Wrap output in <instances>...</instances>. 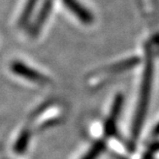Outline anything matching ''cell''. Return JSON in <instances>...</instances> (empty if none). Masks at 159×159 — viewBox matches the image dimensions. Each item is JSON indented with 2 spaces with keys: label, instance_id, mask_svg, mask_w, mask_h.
Returning a JSON list of instances; mask_svg holds the SVG:
<instances>
[{
  "label": "cell",
  "instance_id": "1",
  "mask_svg": "<svg viewBox=\"0 0 159 159\" xmlns=\"http://www.w3.org/2000/svg\"><path fill=\"white\" fill-rule=\"evenodd\" d=\"M153 71H154L153 58H152L151 52H148L147 62H146V67L144 70L143 82L141 86V93H139L138 107H136L134 120H133V124H132V138L134 139L139 134V131H141L146 118V114H147L149 101H150V96H151L152 83H153Z\"/></svg>",
  "mask_w": 159,
  "mask_h": 159
},
{
  "label": "cell",
  "instance_id": "2",
  "mask_svg": "<svg viewBox=\"0 0 159 159\" xmlns=\"http://www.w3.org/2000/svg\"><path fill=\"white\" fill-rule=\"evenodd\" d=\"M11 69L15 74L29 80V81H32L33 83H37V84H40V85H44L49 83L48 78H46L43 75H40L39 71L24 65L23 63H20V62L12 63Z\"/></svg>",
  "mask_w": 159,
  "mask_h": 159
},
{
  "label": "cell",
  "instance_id": "3",
  "mask_svg": "<svg viewBox=\"0 0 159 159\" xmlns=\"http://www.w3.org/2000/svg\"><path fill=\"white\" fill-rule=\"evenodd\" d=\"M122 103H123V98L121 95H118V96L116 97L115 101H114V104H113L112 109H111V113L106 124V133L107 135H111L115 132L116 123H117V120H118L119 114L121 112Z\"/></svg>",
  "mask_w": 159,
  "mask_h": 159
},
{
  "label": "cell",
  "instance_id": "4",
  "mask_svg": "<svg viewBox=\"0 0 159 159\" xmlns=\"http://www.w3.org/2000/svg\"><path fill=\"white\" fill-rule=\"evenodd\" d=\"M65 5L77 16V17L84 23H90L92 21V16L89 14L87 9H85L80 4L77 0H63Z\"/></svg>",
  "mask_w": 159,
  "mask_h": 159
},
{
  "label": "cell",
  "instance_id": "5",
  "mask_svg": "<svg viewBox=\"0 0 159 159\" xmlns=\"http://www.w3.org/2000/svg\"><path fill=\"white\" fill-rule=\"evenodd\" d=\"M51 6H52V1H51V0H47L46 3H44L43 9H41V11L39 12V18H37L36 23H35V25H34V27H33L32 34H37V32L39 31L41 25H43V22L46 21L48 15H49V12L51 11Z\"/></svg>",
  "mask_w": 159,
  "mask_h": 159
},
{
  "label": "cell",
  "instance_id": "6",
  "mask_svg": "<svg viewBox=\"0 0 159 159\" xmlns=\"http://www.w3.org/2000/svg\"><path fill=\"white\" fill-rule=\"evenodd\" d=\"M39 0H28L27 3H26V6H25L23 12H22V16H21V19H20V25L23 26L28 22V20L30 19L31 17V14H32L34 7H35L36 3Z\"/></svg>",
  "mask_w": 159,
  "mask_h": 159
},
{
  "label": "cell",
  "instance_id": "7",
  "mask_svg": "<svg viewBox=\"0 0 159 159\" xmlns=\"http://www.w3.org/2000/svg\"><path fill=\"white\" fill-rule=\"evenodd\" d=\"M104 145L103 142H97L96 144H94V146L89 150L86 155L82 159H97V157L99 156V154H101L104 150Z\"/></svg>",
  "mask_w": 159,
  "mask_h": 159
},
{
  "label": "cell",
  "instance_id": "8",
  "mask_svg": "<svg viewBox=\"0 0 159 159\" xmlns=\"http://www.w3.org/2000/svg\"><path fill=\"white\" fill-rule=\"evenodd\" d=\"M28 141H29V131L26 130V131L22 132V134L20 135L17 144H16V146H15V150L17 152H19V153L23 152L27 147Z\"/></svg>",
  "mask_w": 159,
  "mask_h": 159
},
{
  "label": "cell",
  "instance_id": "9",
  "mask_svg": "<svg viewBox=\"0 0 159 159\" xmlns=\"http://www.w3.org/2000/svg\"><path fill=\"white\" fill-rule=\"evenodd\" d=\"M144 159H153V154H152V153H148L147 155H145Z\"/></svg>",
  "mask_w": 159,
  "mask_h": 159
},
{
  "label": "cell",
  "instance_id": "10",
  "mask_svg": "<svg viewBox=\"0 0 159 159\" xmlns=\"http://www.w3.org/2000/svg\"><path fill=\"white\" fill-rule=\"evenodd\" d=\"M154 134L155 135H158L159 134V124L158 125L155 127V129H154Z\"/></svg>",
  "mask_w": 159,
  "mask_h": 159
}]
</instances>
